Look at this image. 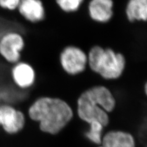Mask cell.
<instances>
[{
  "label": "cell",
  "instance_id": "7c38bea8",
  "mask_svg": "<svg viewBox=\"0 0 147 147\" xmlns=\"http://www.w3.org/2000/svg\"><path fill=\"white\" fill-rule=\"evenodd\" d=\"M58 6L66 13H72L80 9L84 0H55Z\"/></svg>",
  "mask_w": 147,
  "mask_h": 147
},
{
  "label": "cell",
  "instance_id": "52a82bcc",
  "mask_svg": "<svg viewBox=\"0 0 147 147\" xmlns=\"http://www.w3.org/2000/svg\"><path fill=\"white\" fill-rule=\"evenodd\" d=\"M9 74L12 83L18 88L26 90L35 84L36 79L35 69L28 62L21 60L13 64Z\"/></svg>",
  "mask_w": 147,
  "mask_h": 147
},
{
  "label": "cell",
  "instance_id": "8fae6325",
  "mask_svg": "<svg viewBox=\"0 0 147 147\" xmlns=\"http://www.w3.org/2000/svg\"><path fill=\"white\" fill-rule=\"evenodd\" d=\"M133 137L127 132L112 131L104 136L102 146L100 147H134Z\"/></svg>",
  "mask_w": 147,
  "mask_h": 147
},
{
  "label": "cell",
  "instance_id": "7a4b0ae2",
  "mask_svg": "<svg viewBox=\"0 0 147 147\" xmlns=\"http://www.w3.org/2000/svg\"><path fill=\"white\" fill-rule=\"evenodd\" d=\"M116 100L107 87L96 85L85 90L77 100V112L79 117L89 124L97 122L102 126L109 124L107 113L112 112Z\"/></svg>",
  "mask_w": 147,
  "mask_h": 147
},
{
  "label": "cell",
  "instance_id": "8992f818",
  "mask_svg": "<svg viewBox=\"0 0 147 147\" xmlns=\"http://www.w3.org/2000/svg\"><path fill=\"white\" fill-rule=\"evenodd\" d=\"M25 118L20 110L10 104H0V127L8 134H15L24 127Z\"/></svg>",
  "mask_w": 147,
  "mask_h": 147
},
{
  "label": "cell",
  "instance_id": "3957f363",
  "mask_svg": "<svg viewBox=\"0 0 147 147\" xmlns=\"http://www.w3.org/2000/svg\"><path fill=\"white\" fill-rule=\"evenodd\" d=\"M87 57L89 68L104 79H118L125 70V57L121 53L115 52L111 48L94 45L90 49Z\"/></svg>",
  "mask_w": 147,
  "mask_h": 147
},
{
  "label": "cell",
  "instance_id": "277c9868",
  "mask_svg": "<svg viewBox=\"0 0 147 147\" xmlns=\"http://www.w3.org/2000/svg\"><path fill=\"white\" fill-rule=\"evenodd\" d=\"M25 39L20 32L7 31L0 36V59L13 65L21 61Z\"/></svg>",
  "mask_w": 147,
  "mask_h": 147
},
{
  "label": "cell",
  "instance_id": "ba28073f",
  "mask_svg": "<svg viewBox=\"0 0 147 147\" xmlns=\"http://www.w3.org/2000/svg\"><path fill=\"white\" fill-rule=\"evenodd\" d=\"M17 11L24 19L31 24L44 20L45 9L41 0H20Z\"/></svg>",
  "mask_w": 147,
  "mask_h": 147
},
{
  "label": "cell",
  "instance_id": "4fadbf2b",
  "mask_svg": "<svg viewBox=\"0 0 147 147\" xmlns=\"http://www.w3.org/2000/svg\"><path fill=\"white\" fill-rule=\"evenodd\" d=\"M103 126L100 123L93 122L90 123V129L86 136L88 139L95 144H100L101 142V133Z\"/></svg>",
  "mask_w": 147,
  "mask_h": 147
},
{
  "label": "cell",
  "instance_id": "9c48e42d",
  "mask_svg": "<svg viewBox=\"0 0 147 147\" xmlns=\"http://www.w3.org/2000/svg\"><path fill=\"white\" fill-rule=\"evenodd\" d=\"M113 0H90L88 3V14L93 21L105 24L113 16Z\"/></svg>",
  "mask_w": 147,
  "mask_h": 147
},
{
  "label": "cell",
  "instance_id": "6da1fadb",
  "mask_svg": "<svg viewBox=\"0 0 147 147\" xmlns=\"http://www.w3.org/2000/svg\"><path fill=\"white\" fill-rule=\"evenodd\" d=\"M30 117L40 122V129L52 134H57L69 122L73 116L71 107L64 100L52 97H41L31 104Z\"/></svg>",
  "mask_w": 147,
  "mask_h": 147
},
{
  "label": "cell",
  "instance_id": "5b68a950",
  "mask_svg": "<svg viewBox=\"0 0 147 147\" xmlns=\"http://www.w3.org/2000/svg\"><path fill=\"white\" fill-rule=\"evenodd\" d=\"M59 64L63 70L70 76L84 72L88 66L87 54L81 48L75 45H67L60 52Z\"/></svg>",
  "mask_w": 147,
  "mask_h": 147
},
{
  "label": "cell",
  "instance_id": "30bf717a",
  "mask_svg": "<svg viewBox=\"0 0 147 147\" xmlns=\"http://www.w3.org/2000/svg\"><path fill=\"white\" fill-rule=\"evenodd\" d=\"M127 20L131 23L146 22L147 20V0H128L125 9Z\"/></svg>",
  "mask_w": 147,
  "mask_h": 147
},
{
  "label": "cell",
  "instance_id": "5bb4252c",
  "mask_svg": "<svg viewBox=\"0 0 147 147\" xmlns=\"http://www.w3.org/2000/svg\"><path fill=\"white\" fill-rule=\"evenodd\" d=\"M20 0H0V10L13 12L17 11Z\"/></svg>",
  "mask_w": 147,
  "mask_h": 147
}]
</instances>
